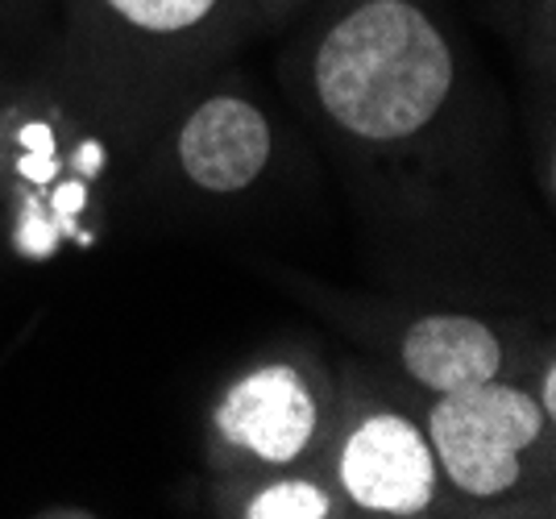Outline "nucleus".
Returning a JSON list of instances; mask_svg holds the SVG:
<instances>
[{"mask_svg":"<svg viewBox=\"0 0 556 519\" xmlns=\"http://www.w3.org/2000/svg\"><path fill=\"white\" fill-rule=\"evenodd\" d=\"M303 84L341 142L399 154L444 125L462 59L424 0H349L312 38Z\"/></svg>","mask_w":556,"mask_h":519,"instance_id":"obj_1","label":"nucleus"},{"mask_svg":"<svg viewBox=\"0 0 556 519\" xmlns=\"http://www.w3.org/2000/svg\"><path fill=\"white\" fill-rule=\"evenodd\" d=\"M448 511L553 516L556 425L523 378H490L419 400Z\"/></svg>","mask_w":556,"mask_h":519,"instance_id":"obj_2","label":"nucleus"},{"mask_svg":"<svg viewBox=\"0 0 556 519\" xmlns=\"http://www.w3.org/2000/svg\"><path fill=\"white\" fill-rule=\"evenodd\" d=\"M320 466L345 498L349 516L424 519L448 511L419 407L391 400L362 378L337 387Z\"/></svg>","mask_w":556,"mask_h":519,"instance_id":"obj_3","label":"nucleus"},{"mask_svg":"<svg viewBox=\"0 0 556 519\" xmlns=\"http://www.w3.org/2000/svg\"><path fill=\"white\" fill-rule=\"evenodd\" d=\"M337 387L303 354L257 357L225 382L208 412V461L220 473L320 466Z\"/></svg>","mask_w":556,"mask_h":519,"instance_id":"obj_4","label":"nucleus"},{"mask_svg":"<svg viewBox=\"0 0 556 519\" xmlns=\"http://www.w3.org/2000/svg\"><path fill=\"white\" fill-rule=\"evenodd\" d=\"M362 341L391 362L419 400L465 391L490 378H519L523 350L498 320L465 307L362 312Z\"/></svg>","mask_w":556,"mask_h":519,"instance_id":"obj_5","label":"nucleus"},{"mask_svg":"<svg viewBox=\"0 0 556 519\" xmlns=\"http://www.w3.org/2000/svg\"><path fill=\"white\" fill-rule=\"evenodd\" d=\"M79 34L121 72H170L200 59L237 22L232 0H67Z\"/></svg>","mask_w":556,"mask_h":519,"instance_id":"obj_6","label":"nucleus"},{"mask_svg":"<svg viewBox=\"0 0 556 519\" xmlns=\"http://www.w3.org/2000/svg\"><path fill=\"white\" fill-rule=\"evenodd\" d=\"M275 121L241 88L195 96L170 134V159L184 183L212 200L245 195L275 163Z\"/></svg>","mask_w":556,"mask_h":519,"instance_id":"obj_7","label":"nucleus"},{"mask_svg":"<svg viewBox=\"0 0 556 519\" xmlns=\"http://www.w3.org/2000/svg\"><path fill=\"white\" fill-rule=\"evenodd\" d=\"M216 511L237 519H345L325 466H295L270 473H225L216 486Z\"/></svg>","mask_w":556,"mask_h":519,"instance_id":"obj_8","label":"nucleus"},{"mask_svg":"<svg viewBox=\"0 0 556 519\" xmlns=\"http://www.w3.org/2000/svg\"><path fill=\"white\" fill-rule=\"evenodd\" d=\"M535 357H540V366H535V375L523 378V382H528V391H532L535 403H540V412L556 425V357L548 345H540Z\"/></svg>","mask_w":556,"mask_h":519,"instance_id":"obj_9","label":"nucleus"},{"mask_svg":"<svg viewBox=\"0 0 556 519\" xmlns=\"http://www.w3.org/2000/svg\"><path fill=\"white\" fill-rule=\"evenodd\" d=\"M300 0H232V9H237V17H278V13H291Z\"/></svg>","mask_w":556,"mask_h":519,"instance_id":"obj_10","label":"nucleus"},{"mask_svg":"<svg viewBox=\"0 0 556 519\" xmlns=\"http://www.w3.org/2000/svg\"><path fill=\"white\" fill-rule=\"evenodd\" d=\"M0 4H22V0H0Z\"/></svg>","mask_w":556,"mask_h":519,"instance_id":"obj_11","label":"nucleus"}]
</instances>
